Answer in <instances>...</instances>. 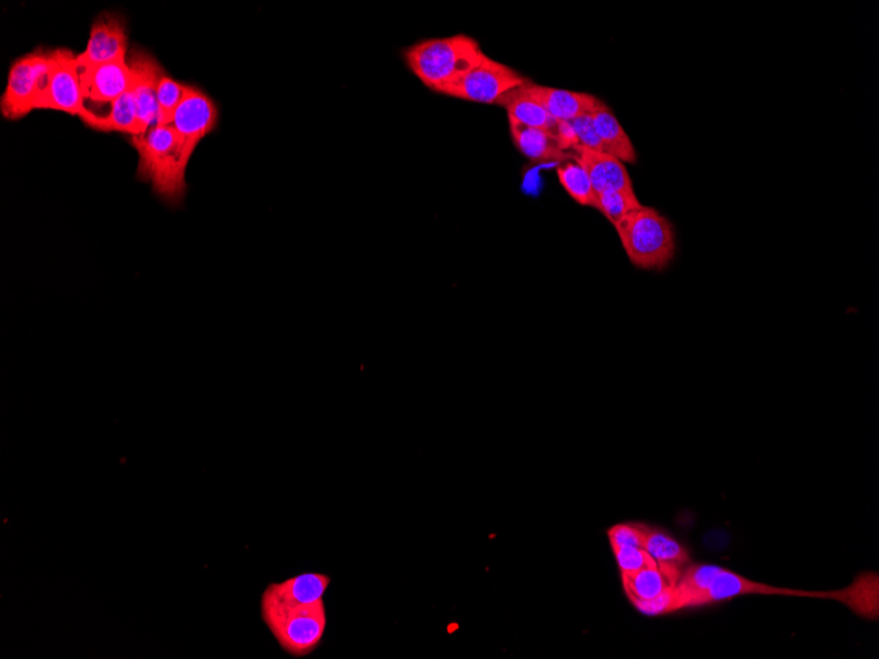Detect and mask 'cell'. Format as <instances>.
Segmentation results:
<instances>
[{
    "mask_svg": "<svg viewBox=\"0 0 879 659\" xmlns=\"http://www.w3.org/2000/svg\"><path fill=\"white\" fill-rule=\"evenodd\" d=\"M485 55L479 42L463 33L427 39L403 49L407 68L427 89L441 96L481 62Z\"/></svg>",
    "mask_w": 879,
    "mask_h": 659,
    "instance_id": "cell-1",
    "label": "cell"
},
{
    "mask_svg": "<svg viewBox=\"0 0 879 659\" xmlns=\"http://www.w3.org/2000/svg\"><path fill=\"white\" fill-rule=\"evenodd\" d=\"M139 155L137 178L149 184L166 205L180 206L187 194V165L182 158L179 139L173 126H155L147 134L130 137Z\"/></svg>",
    "mask_w": 879,
    "mask_h": 659,
    "instance_id": "cell-2",
    "label": "cell"
},
{
    "mask_svg": "<svg viewBox=\"0 0 879 659\" xmlns=\"http://www.w3.org/2000/svg\"><path fill=\"white\" fill-rule=\"evenodd\" d=\"M636 269L664 272L677 252L673 223L656 208L642 206L614 226Z\"/></svg>",
    "mask_w": 879,
    "mask_h": 659,
    "instance_id": "cell-3",
    "label": "cell"
},
{
    "mask_svg": "<svg viewBox=\"0 0 879 659\" xmlns=\"http://www.w3.org/2000/svg\"><path fill=\"white\" fill-rule=\"evenodd\" d=\"M261 617L290 656L306 657L321 646L326 628L324 600L314 604H287L263 596Z\"/></svg>",
    "mask_w": 879,
    "mask_h": 659,
    "instance_id": "cell-4",
    "label": "cell"
},
{
    "mask_svg": "<svg viewBox=\"0 0 879 659\" xmlns=\"http://www.w3.org/2000/svg\"><path fill=\"white\" fill-rule=\"evenodd\" d=\"M56 49L38 48L11 62L9 78L2 98L0 114L7 120H20L36 110L50 69Z\"/></svg>",
    "mask_w": 879,
    "mask_h": 659,
    "instance_id": "cell-5",
    "label": "cell"
},
{
    "mask_svg": "<svg viewBox=\"0 0 879 659\" xmlns=\"http://www.w3.org/2000/svg\"><path fill=\"white\" fill-rule=\"evenodd\" d=\"M36 110H53L78 116L86 126L96 112L86 106L77 55L69 49H56L52 69L47 77Z\"/></svg>",
    "mask_w": 879,
    "mask_h": 659,
    "instance_id": "cell-6",
    "label": "cell"
},
{
    "mask_svg": "<svg viewBox=\"0 0 879 659\" xmlns=\"http://www.w3.org/2000/svg\"><path fill=\"white\" fill-rule=\"evenodd\" d=\"M527 79L517 70L485 55L481 62L449 86L442 96L473 104L498 105L507 92L518 89Z\"/></svg>",
    "mask_w": 879,
    "mask_h": 659,
    "instance_id": "cell-7",
    "label": "cell"
},
{
    "mask_svg": "<svg viewBox=\"0 0 879 659\" xmlns=\"http://www.w3.org/2000/svg\"><path fill=\"white\" fill-rule=\"evenodd\" d=\"M219 125V108L206 91L188 85L170 126L176 129L182 158L188 166L196 148Z\"/></svg>",
    "mask_w": 879,
    "mask_h": 659,
    "instance_id": "cell-8",
    "label": "cell"
},
{
    "mask_svg": "<svg viewBox=\"0 0 879 659\" xmlns=\"http://www.w3.org/2000/svg\"><path fill=\"white\" fill-rule=\"evenodd\" d=\"M129 91L135 99L141 135L157 126V92L166 71L147 49L136 47L128 55Z\"/></svg>",
    "mask_w": 879,
    "mask_h": 659,
    "instance_id": "cell-9",
    "label": "cell"
},
{
    "mask_svg": "<svg viewBox=\"0 0 879 659\" xmlns=\"http://www.w3.org/2000/svg\"><path fill=\"white\" fill-rule=\"evenodd\" d=\"M128 24L118 12H104L94 20L85 52L77 55L78 67L128 60Z\"/></svg>",
    "mask_w": 879,
    "mask_h": 659,
    "instance_id": "cell-10",
    "label": "cell"
},
{
    "mask_svg": "<svg viewBox=\"0 0 879 659\" xmlns=\"http://www.w3.org/2000/svg\"><path fill=\"white\" fill-rule=\"evenodd\" d=\"M79 78L86 101L113 105L130 85V70L127 61L90 65L79 68Z\"/></svg>",
    "mask_w": 879,
    "mask_h": 659,
    "instance_id": "cell-11",
    "label": "cell"
},
{
    "mask_svg": "<svg viewBox=\"0 0 879 659\" xmlns=\"http://www.w3.org/2000/svg\"><path fill=\"white\" fill-rule=\"evenodd\" d=\"M741 596H783L833 599L834 592H808L773 588V586L753 582L751 579L722 569L714 578V581L711 582L706 593H704L703 606L723 602V600H730Z\"/></svg>",
    "mask_w": 879,
    "mask_h": 659,
    "instance_id": "cell-12",
    "label": "cell"
},
{
    "mask_svg": "<svg viewBox=\"0 0 879 659\" xmlns=\"http://www.w3.org/2000/svg\"><path fill=\"white\" fill-rule=\"evenodd\" d=\"M525 89L537 104H540L555 119L572 122L580 116L592 115L600 105V99L587 92L555 89L527 79Z\"/></svg>",
    "mask_w": 879,
    "mask_h": 659,
    "instance_id": "cell-13",
    "label": "cell"
},
{
    "mask_svg": "<svg viewBox=\"0 0 879 659\" xmlns=\"http://www.w3.org/2000/svg\"><path fill=\"white\" fill-rule=\"evenodd\" d=\"M576 161L583 166L590 179L595 194L607 191H634V184L626 166L619 159L577 145Z\"/></svg>",
    "mask_w": 879,
    "mask_h": 659,
    "instance_id": "cell-14",
    "label": "cell"
},
{
    "mask_svg": "<svg viewBox=\"0 0 879 659\" xmlns=\"http://www.w3.org/2000/svg\"><path fill=\"white\" fill-rule=\"evenodd\" d=\"M511 137L520 154L536 164L566 163L570 156L559 147L556 137L547 130L530 128L508 119Z\"/></svg>",
    "mask_w": 879,
    "mask_h": 659,
    "instance_id": "cell-15",
    "label": "cell"
},
{
    "mask_svg": "<svg viewBox=\"0 0 879 659\" xmlns=\"http://www.w3.org/2000/svg\"><path fill=\"white\" fill-rule=\"evenodd\" d=\"M330 583L329 576L307 573L290 578L282 583H271L263 596L287 604H314L323 602Z\"/></svg>",
    "mask_w": 879,
    "mask_h": 659,
    "instance_id": "cell-16",
    "label": "cell"
},
{
    "mask_svg": "<svg viewBox=\"0 0 879 659\" xmlns=\"http://www.w3.org/2000/svg\"><path fill=\"white\" fill-rule=\"evenodd\" d=\"M592 116L605 154L619 159L623 164H636L637 154L634 144L612 108L602 100Z\"/></svg>",
    "mask_w": 879,
    "mask_h": 659,
    "instance_id": "cell-17",
    "label": "cell"
},
{
    "mask_svg": "<svg viewBox=\"0 0 879 659\" xmlns=\"http://www.w3.org/2000/svg\"><path fill=\"white\" fill-rule=\"evenodd\" d=\"M498 106L507 110L508 119L520 122V125L547 130L555 136L558 120L554 118L545 108L529 96L525 85L518 87L499 100Z\"/></svg>",
    "mask_w": 879,
    "mask_h": 659,
    "instance_id": "cell-18",
    "label": "cell"
},
{
    "mask_svg": "<svg viewBox=\"0 0 879 659\" xmlns=\"http://www.w3.org/2000/svg\"><path fill=\"white\" fill-rule=\"evenodd\" d=\"M681 576V569L656 564L622 576V582L629 600H650L677 584Z\"/></svg>",
    "mask_w": 879,
    "mask_h": 659,
    "instance_id": "cell-19",
    "label": "cell"
},
{
    "mask_svg": "<svg viewBox=\"0 0 879 659\" xmlns=\"http://www.w3.org/2000/svg\"><path fill=\"white\" fill-rule=\"evenodd\" d=\"M89 127L98 132H120L130 136H140L139 115L133 92L123 94L111 105V110L107 115H96V118L87 122Z\"/></svg>",
    "mask_w": 879,
    "mask_h": 659,
    "instance_id": "cell-20",
    "label": "cell"
},
{
    "mask_svg": "<svg viewBox=\"0 0 879 659\" xmlns=\"http://www.w3.org/2000/svg\"><path fill=\"white\" fill-rule=\"evenodd\" d=\"M643 548L660 567L681 569L690 562L687 550L670 533L653 528H644Z\"/></svg>",
    "mask_w": 879,
    "mask_h": 659,
    "instance_id": "cell-21",
    "label": "cell"
},
{
    "mask_svg": "<svg viewBox=\"0 0 879 659\" xmlns=\"http://www.w3.org/2000/svg\"><path fill=\"white\" fill-rule=\"evenodd\" d=\"M871 574L862 576L848 589L837 592V600L847 604L859 617L867 619L878 618V602H871V597H878V590L871 588L878 584V576L871 581Z\"/></svg>",
    "mask_w": 879,
    "mask_h": 659,
    "instance_id": "cell-22",
    "label": "cell"
},
{
    "mask_svg": "<svg viewBox=\"0 0 879 659\" xmlns=\"http://www.w3.org/2000/svg\"><path fill=\"white\" fill-rule=\"evenodd\" d=\"M557 177L559 185L565 188V191L568 193L570 198L577 201L579 206H594V188L585 169L577 161H566L559 165L557 168Z\"/></svg>",
    "mask_w": 879,
    "mask_h": 659,
    "instance_id": "cell-23",
    "label": "cell"
},
{
    "mask_svg": "<svg viewBox=\"0 0 879 659\" xmlns=\"http://www.w3.org/2000/svg\"><path fill=\"white\" fill-rule=\"evenodd\" d=\"M641 200L634 191H607L595 194L594 208L597 209L606 219L616 226L635 209L642 207Z\"/></svg>",
    "mask_w": 879,
    "mask_h": 659,
    "instance_id": "cell-24",
    "label": "cell"
},
{
    "mask_svg": "<svg viewBox=\"0 0 879 659\" xmlns=\"http://www.w3.org/2000/svg\"><path fill=\"white\" fill-rule=\"evenodd\" d=\"M187 90L188 85L178 82L168 75L163 77L157 92V126L172 125Z\"/></svg>",
    "mask_w": 879,
    "mask_h": 659,
    "instance_id": "cell-25",
    "label": "cell"
},
{
    "mask_svg": "<svg viewBox=\"0 0 879 659\" xmlns=\"http://www.w3.org/2000/svg\"><path fill=\"white\" fill-rule=\"evenodd\" d=\"M612 548L622 576L658 564L644 548L629 545H613Z\"/></svg>",
    "mask_w": 879,
    "mask_h": 659,
    "instance_id": "cell-26",
    "label": "cell"
},
{
    "mask_svg": "<svg viewBox=\"0 0 879 659\" xmlns=\"http://www.w3.org/2000/svg\"><path fill=\"white\" fill-rule=\"evenodd\" d=\"M638 612L646 614V617H658V614H667L678 611L677 593H675V586L664 590L656 598L650 600H629Z\"/></svg>",
    "mask_w": 879,
    "mask_h": 659,
    "instance_id": "cell-27",
    "label": "cell"
},
{
    "mask_svg": "<svg viewBox=\"0 0 879 659\" xmlns=\"http://www.w3.org/2000/svg\"><path fill=\"white\" fill-rule=\"evenodd\" d=\"M644 528L643 524L624 523L609 528L607 531L609 544L613 545H629L643 548L644 542Z\"/></svg>",
    "mask_w": 879,
    "mask_h": 659,
    "instance_id": "cell-28",
    "label": "cell"
},
{
    "mask_svg": "<svg viewBox=\"0 0 879 659\" xmlns=\"http://www.w3.org/2000/svg\"><path fill=\"white\" fill-rule=\"evenodd\" d=\"M572 126L574 132H576L579 147L595 151H605L597 129H595L592 115L580 116V118L572 121Z\"/></svg>",
    "mask_w": 879,
    "mask_h": 659,
    "instance_id": "cell-29",
    "label": "cell"
}]
</instances>
